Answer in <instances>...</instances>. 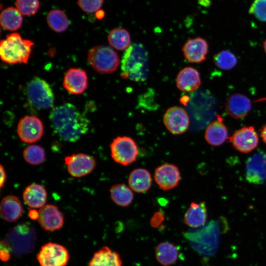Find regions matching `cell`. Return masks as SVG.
I'll return each instance as SVG.
<instances>
[{"label": "cell", "instance_id": "obj_1", "mask_svg": "<svg viewBox=\"0 0 266 266\" xmlns=\"http://www.w3.org/2000/svg\"><path fill=\"white\" fill-rule=\"evenodd\" d=\"M49 118L54 132L66 141L76 142L89 129L87 117L71 103L53 108Z\"/></svg>", "mask_w": 266, "mask_h": 266}, {"label": "cell", "instance_id": "obj_2", "mask_svg": "<svg viewBox=\"0 0 266 266\" xmlns=\"http://www.w3.org/2000/svg\"><path fill=\"white\" fill-rule=\"evenodd\" d=\"M122 77L135 81L145 80L148 75V56L141 44L131 45L125 52L122 62Z\"/></svg>", "mask_w": 266, "mask_h": 266}, {"label": "cell", "instance_id": "obj_3", "mask_svg": "<svg viewBox=\"0 0 266 266\" xmlns=\"http://www.w3.org/2000/svg\"><path fill=\"white\" fill-rule=\"evenodd\" d=\"M36 239V231L29 222L13 228L1 241V247L7 248L13 255L21 256L33 251Z\"/></svg>", "mask_w": 266, "mask_h": 266}, {"label": "cell", "instance_id": "obj_4", "mask_svg": "<svg viewBox=\"0 0 266 266\" xmlns=\"http://www.w3.org/2000/svg\"><path fill=\"white\" fill-rule=\"evenodd\" d=\"M33 44L32 41L23 39L17 33L8 34L0 41L1 60L8 64H27Z\"/></svg>", "mask_w": 266, "mask_h": 266}, {"label": "cell", "instance_id": "obj_5", "mask_svg": "<svg viewBox=\"0 0 266 266\" xmlns=\"http://www.w3.org/2000/svg\"><path fill=\"white\" fill-rule=\"evenodd\" d=\"M87 57L92 67L100 73H112L117 69L119 65V56L109 46H94L89 50Z\"/></svg>", "mask_w": 266, "mask_h": 266}, {"label": "cell", "instance_id": "obj_6", "mask_svg": "<svg viewBox=\"0 0 266 266\" xmlns=\"http://www.w3.org/2000/svg\"><path fill=\"white\" fill-rule=\"evenodd\" d=\"M28 99L38 109H47L53 106L54 97L52 89L44 80L34 77L27 87Z\"/></svg>", "mask_w": 266, "mask_h": 266}, {"label": "cell", "instance_id": "obj_7", "mask_svg": "<svg viewBox=\"0 0 266 266\" xmlns=\"http://www.w3.org/2000/svg\"><path fill=\"white\" fill-rule=\"evenodd\" d=\"M111 156L117 163L124 166L130 165L137 159L138 150L137 143L132 138L119 136L110 144Z\"/></svg>", "mask_w": 266, "mask_h": 266}, {"label": "cell", "instance_id": "obj_8", "mask_svg": "<svg viewBox=\"0 0 266 266\" xmlns=\"http://www.w3.org/2000/svg\"><path fill=\"white\" fill-rule=\"evenodd\" d=\"M36 258L40 266H66L69 255L63 245L48 242L41 247Z\"/></svg>", "mask_w": 266, "mask_h": 266}, {"label": "cell", "instance_id": "obj_9", "mask_svg": "<svg viewBox=\"0 0 266 266\" xmlns=\"http://www.w3.org/2000/svg\"><path fill=\"white\" fill-rule=\"evenodd\" d=\"M43 126L41 121L34 116H26L22 118L17 125V133L20 139L28 143L39 140L43 134Z\"/></svg>", "mask_w": 266, "mask_h": 266}, {"label": "cell", "instance_id": "obj_10", "mask_svg": "<svg viewBox=\"0 0 266 266\" xmlns=\"http://www.w3.org/2000/svg\"><path fill=\"white\" fill-rule=\"evenodd\" d=\"M163 122L170 133L177 135L187 131L190 120L184 109L179 106H173L166 110L163 116Z\"/></svg>", "mask_w": 266, "mask_h": 266}, {"label": "cell", "instance_id": "obj_11", "mask_svg": "<svg viewBox=\"0 0 266 266\" xmlns=\"http://www.w3.org/2000/svg\"><path fill=\"white\" fill-rule=\"evenodd\" d=\"M246 180L251 183L266 182V153L259 151L247 160L245 165Z\"/></svg>", "mask_w": 266, "mask_h": 266}, {"label": "cell", "instance_id": "obj_12", "mask_svg": "<svg viewBox=\"0 0 266 266\" xmlns=\"http://www.w3.org/2000/svg\"><path fill=\"white\" fill-rule=\"evenodd\" d=\"M154 179L158 186L166 191L175 188L181 180L178 167L172 164L164 163L155 170Z\"/></svg>", "mask_w": 266, "mask_h": 266}, {"label": "cell", "instance_id": "obj_13", "mask_svg": "<svg viewBox=\"0 0 266 266\" xmlns=\"http://www.w3.org/2000/svg\"><path fill=\"white\" fill-rule=\"evenodd\" d=\"M233 146L240 152L248 153L258 144L259 137L252 126H244L236 131L230 138Z\"/></svg>", "mask_w": 266, "mask_h": 266}, {"label": "cell", "instance_id": "obj_14", "mask_svg": "<svg viewBox=\"0 0 266 266\" xmlns=\"http://www.w3.org/2000/svg\"><path fill=\"white\" fill-rule=\"evenodd\" d=\"M68 173L75 177L85 176L93 171L96 160L92 156L82 153L67 156L65 159Z\"/></svg>", "mask_w": 266, "mask_h": 266}, {"label": "cell", "instance_id": "obj_15", "mask_svg": "<svg viewBox=\"0 0 266 266\" xmlns=\"http://www.w3.org/2000/svg\"><path fill=\"white\" fill-rule=\"evenodd\" d=\"M38 222L45 231L54 232L60 230L64 223V217L57 206L46 204L38 211Z\"/></svg>", "mask_w": 266, "mask_h": 266}, {"label": "cell", "instance_id": "obj_16", "mask_svg": "<svg viewBox=\"0 0 266 266\" xmlns=\"http://www.w3.org/2000/svg\"><path fill=\"white\" fill-rule=\"evenodd\" d=\"M182 51L185 58L189 62L200 63L206 60L208 44L205 39L200 37L189 39L184 44Z\"/></svg>", "mask_w": 266, "mask_h": 266}, {"label": "cell", "instance_id": "obj_17", "mask_svg": "<svg viewBox=\"0 0 266 266\" xmlns=\"http://www.w3.org/2000/svg\"><path fill=\"white\" fill-rule=\"evenodd\" d=\"M63 84L65 89L70 94H81L87 88V74L86 71L80 68H69L65 74Z\"/></svg>", "mask_w": 266, "mask_h": 266}, {"label": "cell", "instance_id": "obj_18", "mask_svg": "<svg viewBox=\"0 0 266 266\" xmlns=\"http://www.w3.org/2000/svg\"><path fill=\"white\" fill-rule=\"evenodd\" d=\"M225 108L230 116L235 119H240L247 115L252 108V103L246 96L235 93L227 98Z\"/></svg>", "mask_w": 266, "mask_h": 266}, {"label": "cell", "instance_id": "obj_19", "mask_svg": "<svg viewBox=\"0 0 266 266\" xmlns=\"http://www.w3.org/2000/svg\"><path fill=\"white\" fill-rule=\"evenodd\" d=\"M0 208L1 217L9 223L18 220L23 213V208L20 200L14 195H7L3 197L1 201Z\"/></svg>", "mask_w": 266, "mask_h": 266}, {"label": "cell", "instance_id": "obj_20", "mask_svg": "<svg viewBox=\"0 0 266 266\" xmlns=\"http://www.w3.org/2000/svg\"><path fill=\"white\" fill-rule=\"evenodd\" d=\"M176 86L181 91L191 92L197 90L200 85L201 79L199 72L192 67H186L178 73Z\"/></svg>", "mask_w": 266, "mask_h": 266}, {"label": "cell", "instance_id": "obj_21", "mask_svg": "<svg viewBox=\"0 0 266 266\" xmlns=\"http://www.w3.org/2000/svg\"><path fill=\"white\" fill-rule=\"evenodd\" d=\"M152 183V178L149 171L143 168H137L133 170L128 178V184L130 188L138 193L147 192Z\"/></svg>", "mask_w": 266, "mask_h": 266}, {"label": "cell", "instance_id": "obj_22", "mask_svg": "<svg viewBox=\"0 0 266 266\" xmlns=\"http://www.w3.org/2000/svg\"><path fill=\"white\" fill-rule=\"evenodd\" d=\"M207 217L205 203L204 202H192L185 213L184 221L187 226L195 228L203 226Z\"/></svg>", "mask_w": 266, "mask_h": 266}, {"label": "cell", "instance_id": "obj_23", "mask_svg": "<svg viewBox=\"0 0 266 266\" xmlns=\"http://www.w3.org/2000/svg\"><path fill=\"white\" fill-rule=\"evenodd\" d=\"M228 136L227 128L220 117L208 125L204 134L206 141L213 146L222 144L228 138Z\"/></svg>", "mask_w": 266, "mask_h": 266}, {"label": "cell", "instance_id": "obj_24", "mask_svg": "<svg viewBox=\"0 0 266 266\" xmlns=\"http://www.w3.org/2000/svg\"><path fill=\"white\" fill-rule=\"evenodd\" d=\"M23 198L30 207L41 208L45 205L47 199V192L41 185L33 183L25 188L23 193Z\"/></svg>", "mask_w": 266, "mask_h": 266}, {"label": "cell", "instance_id": "obj_25", "mask_svg": "<svg viewBox=\"0 0 266 266\" xmlns=\"http://www.w3.org/2000/svg\"><path fill=\"white\" fill-rule=\"evenodd\" d=\"M119 255L108 247H103L93 255L88 266H122Z\"/></svg>", "mask_w": 266, "mask_h": 266}, {"label": "cell", "instance_id": "obj_26", "mask_svg": "<svg viewBox=\"0 0 266 266\" xmlns=\"http://www.w3.org/2000/svg\"><path fill=\"white\" fill-rule=\"evenodd\" d=\"M156 257L161 265L169 266L175 263L179 255V249L173 244L164 242L159 244L155 249Z\"/></svg>", "mask_w": 266, "mask_h": 266}, {"label": "cell", "instance_id": "obj_27", "mask_svg": "<svg viewBox=\"0 0 266 266\" xmlns=\"http://www.w3.org/2000/svg\"><path fill=\"white\" fill-rule=\"evenodd\" d=\"M133 190L125 184H116L110 189V197L113 201L121 207H127L133 202Z\"/></svg>", "mask_w": 266, "mask_h": 266}, {"label": "cell", "instance_id": "obj_28", "mask_svg": "<svg viewBox=\"0 0 266 266\" xmlns=\"http://www.w3.org/2000/svg\"><path fill=\"white\" fill-rule=\"evenodd\" d=\"M0 25L5 30L14 31L22 26V14L16 8L9 7L4 9L0 14Z\"/></svg>", "mask_w": 266, "mask_h": 266}, {"label": "cell", "instance_id": "obj_29", "mask_svg": "<svg viewBox=\"0 0 266 266\" xmlns=\"http://www.w3.org/2000/svg\"><path fill=\"white\" fill-rule=\"evenodd\" d=\"M109 44L114 48L122 51L131 46V37L129 32L125 29L116 28L108 35Z\"/></svg>", "mask_w": 266, "mask_h": 266}, {"label": "cell", "instance_id": "obj_30", "mask_svg": "<svg viewBox=\"0 0 266 266\" xmlns=\"http://www.w3.org/2000/svg\"><path fill=\"white\" fill-rule=\"evenodd\" d=\"M49 27L57 33L65 32L68 28L69 23L66 13L60 9L50 10L46 17Z\"/></svg>", "mask_w": 266, "mask_h": 266}, {"label": "cell", "instance_id": "obj_31", "mask_svg": "<svg viewBox=\"0 0 266 266\" xmlns=\"http://www.w3.org/2000/svg\"><path fill=\"white\" fill-rule=\"evenodd\" d=\"M23 157L28 163L32 165H39L44 162L45 153L42 147L32 144L25 148Z\"/></svg>", "mask_w": 266, "mask_h": 266}, {"label": "cell", "instance_id": "obj_32", "mask_svg": "<svg viewBox=\"0 0 266 266\" xmlns=\"http://www.w3.org/2000/svg\"><path fill=\"white\" fill-rule=\"evenodd\" d=\"M214 63L219 68L230 70L233 68L237 64L235 55L229 50H222L216 54L213 59Z\"/></svg>", "mask_w": 266, "mask_h": 266}, {"label": "cell", "instance_id": "obj_33", "mask_svg": "<svg viewBox=\"0 0 266 266\" xmlns=\"http://www.w3.org/2000/svg\"><path fill=\"white\" fill-rule=\"evenodd\" d=\"M38 0H16L15 6L22 15L32 16L35 14L39 8Z\"/></svg>", "mask_w": 266, "mask_h": 266}, {"label": "cell", "instance_id": "obj_34", "mask_svg": "<svg viewBox=\"0 0 266 266\" xmlns=\"http://www.w3.org/2000/svg\"><path fill=\"white\" fill-rule=\"evenodd\" d=\"M248 12L259 21L266 22V0H254Z\"/></svg>", "mask_w": 266, "mask_h": 266}, {"label": "cell", "instance_id": "obj_35", "mask_svg": "<svg viewBox=\"0 0 266 266\" xmlns=\"http://www.w3.org/2000/svg\"><path fill=\"white\" fill-rule=\"evenodd\" d=\"M104 0H78L79 7L84 12L94 13L100 10Z\"/></svg>", "mask_w": 266, "mask_h": 266}, {"label": "cell", "instance_id": "obj_36", "mask_svg": "<svg viewBox=\"0 0 266 266\" xmlns=\"http://www.w3.org/2000/svg\"><path fill=\"white\" fill-rule=\"evenodd\" d=\"M165 217L161 211L156 212L150 219V224L153 227L159 226L164 220Z\"/></svg>", "mask_w": 266, "mask_h": 266}, {"label": "cell", "instance_id": "obj_37", "mask_svg": "<svg viewBox=\"0 0 266 266\" xmlns=\"http://www.w3.org/2000/svg\"><path fill=\"white\" fill-rule=\"evenodd\" d=\"M0 257L3 262H7L10 258V251L7 248L1 247Z\"/></svg>", "mask_w": 266, "mask_h": 266}, {"label": "cell", "instance_id": "obj_38", "mask_svg": "<svg viewBox=\"0 0 266 266\" xmlns=\"http://www.w3.org/2000/svg\"><path fill=\"white\" fill-rule=\"evenodd\" d=\"M0 187L2 188L4 187L6 179V172L2 165H0Z\"/></svg>", "mask_w": 266, "mask_h": 266}, {"label": "cell", "instance_id": "obj_39", "mask_svg": "<svg viewBox=\"0 0 266 266\" xmlns=\"http://www.w3.org/2000/svg\"><path fill=\"white\" fill-rule=\"evenodd\" d=\"M29 216L32 220L38 219L39 217L38 212L34 209H31L29 212Z\"/></svg>", "mask_w": 266, "mask_h": 266}, {"label": "cell", "instance_id": "obj_40", "mask_svg": "<svg viewBox=\"0 0 266 266\" xmlns=\"http://www.w3.org/2000/svg\"><path fill=\"white\" fill-rule=\"evenodd\" d=\"M105 12L104 10L100 9L95 12V16L98 19H102L105 16Z\"/></svg>", "mask_w": 266, "mask_h": 266}, {"label": "cell", "instance_id": "obj_41", "mask_svg": "<svg viewBox=\"0 0 266 266\" xmlns=\"http://www.w3.org/2000/svg\"><path fill=\"white\" fill-rule=\"evenodd\" d=\"M261 135L263 141L266 144V125L264 126L261 130Z\"/></svg>", "mask_w": 266, "mask_h": 266}, {"label": "cell", "instance_id": "obj_42", "mask_svg": "<svg viewBox=\"0 0 266 266\" xmlns=\"http://www.w3.org/2000/svg\"><path fill=\"white\" fill-rule=\"evenodd\" d=\"M198 1L200 5L204 6H208L211 3L210 0H198Z\"/></svg>", "mask_w": 266, "mask_h": 266}, {"label": "cell", "instance_id": "obj_43", "mask_svg": "<svg viewBox=\"0 0 266 266\" xmlns=\"http://www.w3.org/2000/svg\"><path fill=\"white\" fill-rule=\"evenodd\" d=\"M189 100V98L187 96H185V99L184 100L181 99V101L182 103H183L184 104H186Z\"/></svg>", "mask_w": 266, "mask_h": 266}, {"label": "cell", "instance_id": "obj_44", "mask_svg": "<svg viewBox=\"0 0 266 266\" xmlns=\"http://www.w3.org/2000/svg\"><path fill=\"white\" fill-rule=\"evenodd\" d=\"M263 47L264 49V51L266 54V39L265 40V41L263 42Z\"/></svg>", "mask_w": 266, "mask_h": 266}]
</instances>
